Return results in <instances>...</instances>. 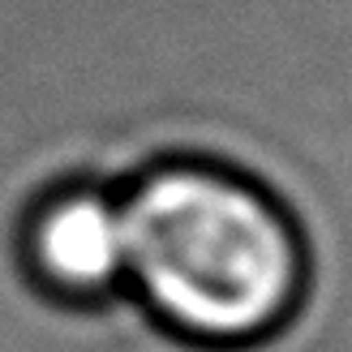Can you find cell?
I'll use <instances>...</instances> for the list:
<instances>
[{
    "instance_id": "obj_1",
    "label": "cell",
    "mask_w": 352,
    "mask_h": 352,
    "mask_svg": "<svg viewBox=\"0 0 352 352\" xmlns=\"http://www.w3.org/2000/svg\"><path fill=\"white\" fill-rule=\"evenodd\" d=\"M129 292L168 331L206 348L275 340L301 305L292 219L254 181L215 164H160L120 193Z\"/></svg>"
},
{
    "instance_id": "obj_2",
    "label": "cell",
    "mask_w": 352,
    "mask_h": 352,
    "mask_svg": "<svg viewBox=\"0 0 352 352\" xmlns=\"http://www.w3.org/2000/svg\"><path fill=\"white\" fill-rule=\"evenodd\" d=\"M22 258L34 284L60 301H108L129 292V236L120 193L99 185L56 189L30 210Z\"/></svg>"
}]
</instances>
